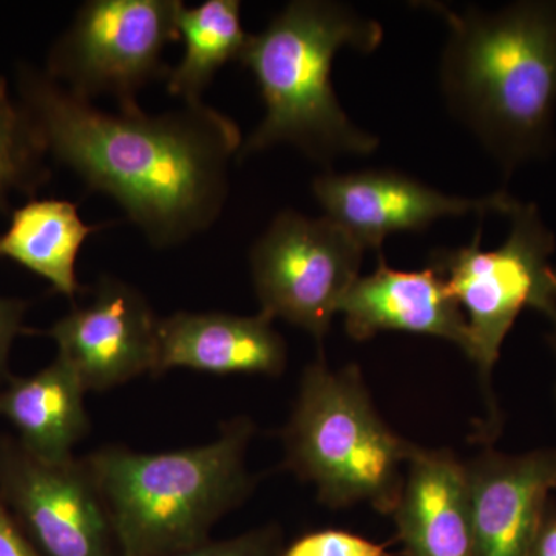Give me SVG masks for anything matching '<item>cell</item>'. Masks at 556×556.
I'll list each match as a JSON object with an SVG mask.
<instances>
[{"label":"cell","mask_w":556,"mask_h":556,"mask_svg":"<svg viewBox=\"0 0 556 556\" xmlns=\"http://www.w3.org/2000/svg\"><path fill=\"white\" fill-rule=\"evenodd\" d=\"M16 93L47 155L112 197L153 247L185 243L222 214L243 144L229 116L203 101L163 115L108 113L28 65L17 68Z\"/></svg>","instance_id":"cell-1"},{"label":"cell","mask_w":556,"mask_h":556,"mask_svg":"<svg viewBox=\"0 0 556 556\" xmlns=\"http://www.w3.org/2000/svg\"><path fill=\"white\" fill-rule=\"evenodd\" d=\"M447 24L439 83L445 104L506 178L555 148L556 0L489 11L419 3Z\"/></svg>","instance_id":"cell-2"},{"label":"cell","mask_w":556,"mask_h":556,"mask_svg":"<svg viewBox=\"0 0 556 556\" xmlns=\"http://www.w3.org/2000/svg\"><path fill=\"white\" fill-rule=\"evenodd\" d=\"M378 21L328 0H295L258 35H249L240 62L254 75L265 118L239 155L291 144L329 166L340 156H367L379 139L346 115L332 87L342 49L371 53L382 43Z\"/></svg>","instance_id":"cell-3"},{"label":"cell","mask_w":556,"mask_h":556,"mask_svg":"<svg viewBox=\"0 0 556 556\" xmlns=\"http://www.w3.org/2000/svg\"><path fill=\"white\" fill-rule=\"evenodd\" d=\"M247 416L215 441L174 452L142 453L105 445L84 457L97 482L121 556H169L208 540L219 519L247 503L257 485Z\"/></svg>","instance_id":"cell-4"},{"label":"cell","mask_w":556,"mask_h":556,"mask_svg":"<svg viewBox=\"0 0 556 556\" xmlns=\"http://www.w3.org/2000/svg\"><path fill=\"white\" fill-rule=\"evenodd\" d=\"M281 444L285 470L314 484L318 503L334 510L368 504L387 517L417 447L380 417L357 365L331 369L324 357L303 369Z\"/></svg>","instance_id":"cell-5"},{"label":"cell","mask_w":556,"mask_h":556,"mask_svg":"<svg viewBox=\"0 0 556 556\" xmlns=\"http://www.w3.org/2000/svg\"><path fill=\"white\" fill-rule=\"evenodd\" d=\"M510 230L500 248L481 249V229L470 247L431 252L430 266L444 278L466 314L471 361L490 394L501 346L525 309L556 320V248L535 203L514 199L506 214Z\"/></svg>","instance_id":"cell-6"},{"label":"cell","mask_w":556,"mask_h":556,"mask_svg":"<svg viewBox=\"0 0 556 556\" xmlns=\"http://www.w3.org/2000/svg\"><path fill=\"white\" fill-rule=\"evenodd\" d=\"M179 0H91L54 43L46 73L83 100L113 97L139 109L150 80L167 78V43L179 39Z\"/></svg>","instance_id":"cell-7"},{"label":"cell","mask_w":556,"mask_h":556,"mask_svg":"<svg viewBox=\"0 0 556 556\" xmlns=\"http://www.w3.org/2000/svg\"><path fill=\"white\" fill-rule=\"evenodd\" d=\"M365 249L331 218L285 211L251 249L262 311L324 342L340 303L356 283Z\"/></svg>","instance_id":"cell-8"},{"label":"cell","mask_w":556,"mask_h":556,"mask_svg":"<svg viewBox=\"0 0 556 556\" xmlns=\"http://www.w3.org/2000/svg\"><path fill=\"white\" fill-rule=\"evenodd\" d=\"M0 501L42 556H121L84 457L51 463L0 434Z\"/></svg>","instance_id":"cell-9"},{"label":"cell","mask_w":556,"mask_h":556,"mask_svg":"<svg viewBox=\"0 0 556 556\" xmlns=\"http://www.w3.org/2000/svg\"><path fill=\"white\" fill-rule=\"evenodd\" d=\"M160 318L148 299L115 277H101L84 305L54 321L42 336L78 376L84 390H112L150 372L159 351Z\"/></svg>","instance_id":"cell-10"},{"label":"cell","mask_w":556,"mask_h":556,"mask_svg":"<svg viewBox=\"0 0 556 556\" xmlns=\"http://www.w3.org/2000/svg\"><path fill=\"white\" fill-rule=\"evenodd\" d=\"M325 217L346 229L365 251H380L393 233L419 232L447 217L490 212L506 214L514 197L507 192L481 199L447 195L396 170L325 172L313 181Z\"/></svg>","instance_id":"cell-11"},{"label":"cell","mask_w":556,"mask_h":556,"mask_svg":"<svg viewBox=\"0 0 556 556\" xmlns=\"http://www.w3.org/2000/svg\"><path fill=\"white\" fill-rule=\"evenodd\" d=\"M464 468L475 556H527L556 490V448H486Z\"/></svg>","instance_id":"cell-12"},{"label":"cell","mask_w":556,"mask_h":556,"mask_svg":"<svg viewBox=\"0 0 556 556\" xmlns=\"http://www.w3.org/2000/svg\"><path fill=\"white\" fill-rule=\"evenodd\" d=\"M339 313L343 314L348 336L357 342L379 332H409L448 340L470 357L466 314L433 266L405 273L391 269L379 254L378 268L357 278Z\"/></svg>","instance_id":"cell-13"},{"label":"cell","mask_w":556,"mask_h":556,"mask_svg":"<svg viewBox=\"0 0 556 556\" xmlns=\"http://www.w3.org/2000/svg\"><path fill=\"white\" fill-rule=\"evenodd\" d=\"M273 318L226 313H181L160 318L159 351L152 376L175 368L211 375L278 378L288 365L287 342Z\"/></svg>","instance_id":"cell-14"},{"label":"cell","mask_w":556,"mask_h":556,"mask_svg":"<svg viewBox=\"0 0 556 556\" xmlns=\"http://www.w3.org/2000/svg\"><path fill=\"white\" fill-rule=\"evenodd\" d=\"M391 517L404 556H475L466 468L452 450L417 445Z\"/></svg>","instance_id":"cell-15"},{"label":"cell","mask_w":556,"mask_h":556,"mask_svg":"<svg viewBox=\"0 0 556 556\" xmlns=\"http://www.w3.org/2000/svg\"><path fill=\"white\" fill-rule=\"evenodd\" d=\"M87 391L72 368L58 357L25 378H11L0 390V419L16 430L31 455L51 463L72 459L89 434Z\"/></svg>","instance_id":"cell-16"},{"label":"cell","mask_w":556,"mask_h":556,"mask_svg":"<svg viewBox=\"0 0 556 556\" xmlns=\"http://www.w3.org/2000/svg\"><path fill=\"white\" fill-rule=\"evenodd\" d=\"M98 229L83 222L75 203L31 199L14 208L9 228L0 233V258L17 263L49 281L58 294L75 300L83 292L76 260Z\"/></svg>","instance_id":"cell-17"},{"label":"cell","mask_w":556,"mask_h":556,"mask_svg":"<svg viewBox=\"0 0 556 556\" xmlns=\"http://www.w3.org/2000/svg\"><path fill=\"white\" fill-rule=\"evenodd\" d=\"M239 0H207L195 9L181 7L179 38L185 40L181 61L167 75V90L186 102H201L215 73L240 61L249 35L241 27Z\"/></svg>","instance_id":"cell-18"},{"label":"cell","mask_w":556,"mask_h":556,"mask_svg":"<svg viewBox=\"0 0 556 556\" xmlns=\"http://www.w3.org/2000/svg\"><path fill=\"white\" fill-rule=\"evenodd\" d=\"M47 150L9 83L0 78V211L11 193L33 195L50 179Z\"/></svg>","instance_id":"cell-19"},{"label":"cell","mask_w":556,"mask_h":556,"mask_svg":"<svg viewBox=\"0 0 556 556\" xmlns=\"http://www.w3.org/2000/svg\"><path fill=\"white\" fill-rule=\"evenodd\" d=\"M390 544L339 529H324L300 536L281 556H391Z\"/></svg>","instance_id":"cell-20"},{"label":"cell","mask_w":556,"mask_h":556,"mask_svg":"<svg viewBox=\"0 0 556 556\" xmlns=\"http://www.w3.org/2000/svg\"><path fill=\"white\" fill-rule=\"evenodd\" d=\"M169 556H281V530L260 527L229 540H207Z\"/></svg>","instance_id":"cell-21"},{"label":"cell","mask_w":556,"mask_h":556,"mask_svg":"<svg viewBox=\"0 0 556 556\" xmlns=\"http://www.w3.org/2000/svg\"><path fill=\"white\" fill-rule=\"evenodd\" d=\"M27 302L20 299L0 298V387L13 376L10 372V353L14 339L25 331L24 317Z\"/></svg>","instance_id":"cell-22"},{"label":"cell","mask_w":556,"mask_h":556,"mask_svg":"<svg viewBox=\"0 0 556 556\" xmlns=\"http://www.w3.org/2000/svg\"><path fill=\"white\" fill-rule=\"evenodd\" d=\"M0 556H42L0 501Z\"/></svg>","instance_id":"cell-23"},{"label":"cell","mask_w":556,"mask_h":556,"mask_svg":"<svg viewBox=\"0 0 556 556\" xmlns=\"http://www.w3.org/2000/svg\"><path fill=\"white\" fill-rule=\"evenodd\" d=\"M527 556H556V500L548 497L536 535Z\"/></svg>","instance_id":"cell-24"},{"label":"cell","mask_w":556,"mask_h":556,"mask_svg":"<svg viewBox=\"0 0 556 556\" xmlns=\"http://www.w3.org/2000/svg\"><path fill=\"white\" fill-rule=\"evenodd\" d=\"M554 329H552L551 334L547 336L548 345L552 346V350H554V353L556 354V320L554 321Z\"/></svg>","instance_id":"cell-25"}]
</instances>
